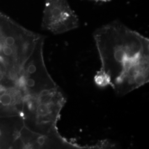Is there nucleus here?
<instances>
[{
    "instance_id": "nucleus-1",
    "label": "nucleus",
    "mask_w": 149,
    "mask_h": 149,
    "mask_svg": "<svg viewBox=\"0 0 149 149\" xmlns=\"http://www.w3.org/2000/svg\"><path fill=\"white\" fill-rule=\"evenodd\" d=\"M103 74L114 91L132 88L149 71L148 38L115 21L94 32Z\"/></svg>"
},
{
    "instance_id": "nucleus-2",
    "label": "nucleus",
    "mask_w": 149,
    "mask_h": 149,
    "mask_svg": "<svg viewBox=\"0 0 149 149\" xmlns=\"http://www.w3.org/2000/svg\"><path fill=\"white\" fill-rule=\"evenodd\" d=\"M42 36L0 12V88L19 87L23 66Z\"/></svg>"
},
{
    "instance_id": "nucleus-3",
    "label": "nucleus",
    "mask_w": 149,
    "mask_h": 149,
    "mask_svg": "<svg viewBox=\"0 0 149 149\" xmlns=\"http://www.w3.org/2000/svg\"><path fill=\"white\" fill-rule=\"evenodd\" d=\"M66 102L59 87L37 96H26L21 116L25 127L30 130L53 139L61 148L77 149L78 144L61 136L56 127Z\"/></svg>"
},
{
    "instance_id": "nucleus-4",
    "label": "nucleus",
    "mask_w": 149,
    "mask_h": 149,
    "mask_svg": "<svg viewBox=\"0 0 149 149\" xmlns=\"http://www.w3.org/2000/svg\"><path fill=\"white\" fill-rule=\"evenodd\" d=\"M45 37L38 40L22 71L19 87L26 96H37L59 87L48 72L43 56Z\"/></svg>"
},
{
    "instance_id": "nucleus-5",
    "label": "nucleus",
    "mask_w": 149,
    "mask_h": 149,
    "mask_svg": "<svg viewBox=\"0 0 149 149\" xmlns=\"http://www.w3.org/2000/svg\"><path fill=\"white\" fill-rule=\"evenodd\" d=\"M79 19L68 0H45L42 27L54 34H61L77 28Z\"/></svg>"
},
{
    "instance_id": "nucleus-6",
    "label": "nucleus",
    "mask_w": 149,
    "mask_h": 149,
    "mask_svg": "<svg viewBox=\"0 0 149 149\" xmlns=\"http://www.w3.org/2000/svg\"><path fill=\"white\" fill-rule=\"evenodd\" d=\"M24 127L21 116L0 117V149H23L21 136Z\"/></svg>"
},
{
    "instance_id": "nucleus-7",
    "label": "nucleus",
    "mask_w": 149,
    "mask_h": 149,
    "mask_svg": "<svg viewBox=\"0 0 149 149\" xmlns=\"http://www.w3.org/2000/svg\"><path fill=\"white\" fill-rule=\"evenodd\" d=\"M25 96L18 87L0 88V117L21 116Z\"/></svg>"
},
{
    "instance_id": "nucleus-8",
    "label": "nucleus",
    "mask_w": 149,
    "mask_h": 149,
    "mask_svg": "<svg viewBox=\"0 0 149 149\" xmlns=\"http://www.w3.org/2000/svg\"><path fill=\"white\" fill-rule=\"evenodd\" d=\"M93 1H97V2H98V1H101V2H109V1H111V0H93Z\"/></svg>"
}]
</instances>
